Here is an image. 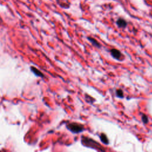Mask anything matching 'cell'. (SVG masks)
Segmentation results:
<instances>
[{
  "label": "cell",
  "instance_id": "cell-3",
  "mask_svg": "<svg viewBox=\"0 0 152 152\" xmlns=\"http://www.w3.org/2000/svg\"><path fill=\"white\" fill-rule=\"evenodd\" d=\"M111 53L112 56L114 58H115L117 60H119L121 58L122 54L119 50L116 49H112L111 50Z\"/></svg>",
  "mask_w": 152,
  "mask_h": 152
},
{
  "label": "cell",
  "instance_id": "cell-1",
  "mask_svg": "<svg viewBox=\"0 0 152 152\" xmlns=\"http://www.w3.org/2000/svg\"><path fill=\"white\" fill-rule=\"evenodd\" d=\"M68 129L74 134H77L82 132L84 130V127L82 125L77 123H70L67 125Z\"/></svg>",
  "mask_w": 152,
  "mask_h": 152
},
{
  "label": "cell",
  "instance_id": "cell-9",
  "mask_svg": "<svg viewBox=\"0 0 152 152\" xmlns=\"http://www.w3.org/2000/svg\"><path fill=\"white\" fill-rule=\"evenodd\" d=\"M141 119H142V122H143L145 124H147V123L149 122L148 117H147V115H142Z\"/></svg>",
  "mask_w": 152,
  "mask_h": 152
},
{
  "label": "cell",
  "instance_id": "cell-7",
  "mask_svg": "<svg viewBox=\"0 0 152 152\" xmlns=\"http://www.w3.org/2000/svg\"><path fill=\"white\" fill-rule=\"evenodd\" d=\"M32 71L33 72V73L36 75L37 76H43L42 73L39 71L37 69H36L35 67H32Z\"/></svg>",
  "mask_w": 152,
  "mask_h": 152
},
{
  "label": "cell",
  "instance_id": "cell-5",
  "mask_svg": "<svg viewBox=\"0 0 152 152\" xmlns=\"http://www.w3.org/2000/svg\"><path fill=\"white\" fill-rule=\"evenodd\" d=\"M88 40L94 45V46H96V47H98V48H100L101 47V45H100V44L96 40V39H94V38H93V37H88Z\"/></svg>",
  "mask_w": 152,
  "mask_h": 152
},
{
  "label": "cell",
  "instance_id": "cell-2",
  "mask_svg": "<svg viewBox=\"0 0 152 152\" xmlns=\"http://www.w3.org/2000/svg\"><path fill=\"white\" fill-rule=\"evenodd\" d=\"M82 142L84 145L90 147L92 148H96L98 149H100V146L98 145L96 141H94L91 139L88 138H82Z\"/></svg>",
  "mask_w": 152,
  "mask_h": 152
},
{
  "label": "cell",
  "instance_id": "cell-8",
  "mask_svg": "<svg viewBox=\"0 0 152 152\" xmlns=\"http://www.w3.org/2000/svg\"><path fill=\"white\" fill-rule=\"evenodd\" d=\"M117 96L118 98H122L124 97V93H123L122 90H120V89L117 90Z\"/></svg>",
  "mask_w": 152,
  "mask_h": 152
},
{
  "label": "cell",
  "instance_id": "cell-6",
  "mask_svg": "<svg viewBox=\"0 0 152 152\" xmlns=\"http://www.w3.org/2000/svg\"><path fill=\"white\" fill-rule=\"evenodd\" d=\"M100 140L102 141V142H103L104 144L107 145L109 143V140H108L107 136L105 134H102L100 136Z\"/></svg>",
  "mask_w": 152,
  "mask_h": 152
},
{
  "label": "cell",
  "instance_id": "cell-4",
  "mask_svg": "<svg viewBox=\"0 0 152 152\" xmlns=\"http://www.w3.org/2000/svg\"><path fill=\"white\" fill-rule=\"evenodd\" d=\"M117 24L119 27H122V28L126 27L127 25V22L123 18H119L118 20L117 21Z\"/></svg>",
  "mask_w": 152,
  "mask_h": 152
}]
</instances>
